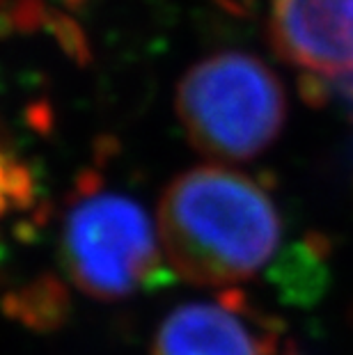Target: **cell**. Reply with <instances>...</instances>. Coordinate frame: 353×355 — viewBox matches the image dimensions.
<instances>
[{
  "mask_svg": "<svg viewBox=\"0 0 353 355\" xmlns=\"http://www.w3.org/2000/svg\"><path fill=\"white\" fill-rule=\"evenodd\" d=\"M60 245L71 282L103 303L131 298L165 279L161 236L145 207L89 177L64 211Z\"/></svg>",
  "mask_w": 353,
  "mask_h": 355,
  "instance_id": "obj_3",
  "label": "cell"
},
{
  "mask_svg": "<svg viewBox=\"0 0 353 355\" xmlns=\"http://www.w3.org/2000/svg\"><path fill=\"white\" fill-rule=\"evenodd\" d=\"M35 198V177L10 149L0 147V218L26 209Z\"/></svg>",
  "mask_w": 353,
  "mask_h": 355,
  "instance_id": "obj_5",
  "label": "cell"
},
{
  "mask_svg": "<svg viewBox=\"0 0 353 355\" xmlns=\"http://www.w3.org/2000/svg\"><path fill=\"white\" fill-rule=\"evenodd\" d=\"M177 115L191 145L216 161L264 154L287 122V96L266 62L221 51L195 62L177 87Z\"/></svg>",
  "mask_w": 353,
  "mask_h": 355,
  "instance_id": "obj_2",
  "label": "cell"
},
{
  "mask_svg": "<svg viewBox=\"0 0 353 355\" xmlns=\"http://www.w3.org/2000/svg\"><path fill=\"white\" fill-rule=\"evenodd\" d=\"M280 330L243 291L175 307L154 335L152 355H277Z\"/></svg>",
  "mask_w": 353,
  "mask_h": 355,
  "instance_id": "obj_4",
  "label": "cell"
},
{
  "mask_svg": "<svg viewBox=\"0 0 353 355\" xmlns=\"http://www.w3.org/2000/svg\"><path fill=\"white\" fill-rule=\"evenodd\" d=\"M282 355H300V353H298V351L294 349V346H289V349H287V351H284Z\"/></svg>",
  "mask_w": 353,
  "mask_h": 355,
  "instance_id": "obj_6",
  "label": "cell"
},
{
  "mask_svg": "<svg viewBox=\"0 0 353 355\" xmlns=\"http://www.w3.org/2000/svg\"><path fill=\"white\" fill-rule=\"evenodd\" d=\"M168 266L191 284L234 289L280 248L282 216L259 181L223 165L177 175L159 204Z\"/></svg>",
  "mask_w": 353,
  "mask_h": 355,
  "instance_id": "obj_1",
  "label": "cell"
}]
</instances>
